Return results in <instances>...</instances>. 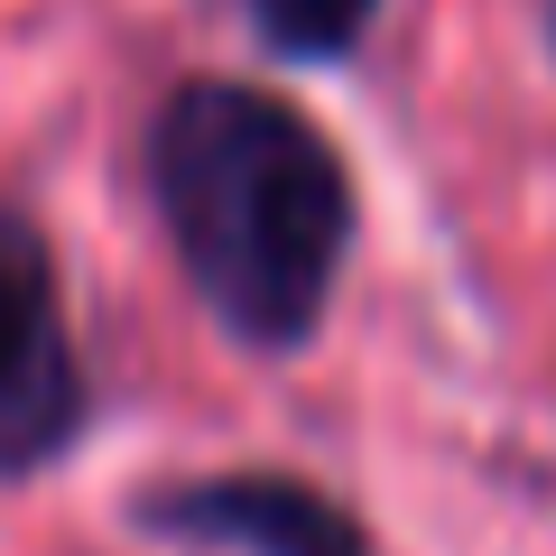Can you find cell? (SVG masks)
<instances>
[{
	"mask_svg": "<svg viewBox=\"0 0 556 556\" xmlns=\"http://www.w3.org/2000/svg\"><path fill=\"white\" fill-rule=\"evenodd\" d=\"M139 186L186 298L260 362H298L362 241L343 139L251 75H177L139 130Z\"/></svg>",
	"mask_w": 556,
	"mask_h": 556,
	"instance_id": "1",
	"label": "cell"
},
{
	"mask_svg": "<svg viewBox=\"0 0 556 556\" xmlns=\"http://www.w3.org/2000/svg\"><path fill=\"white\" fill-rule=\"evenodd\" d=\"M93 437V371L75 343L56 241L28 204L0 195V482L56 473Z\"/></svg>",
	"mask_w": 556,
	"mask_h": 556,
	"instance_id": "2",
	"label": "cell"
},
{
	"mask_svg": "<svg viewBox=\"0 0 556 556\" xmlns=\"http://www.w3.org/2000/svg\"><path fill=\"white\" fill-rule=\"evenodd\" d=\"M130 538L186 556H380L343 492L278 464H223V473H167L121 501Z\"/></svg>",
	"mask_w": 556,
	"mask_h": 556,
	"instance_id": "3",
	"label": "cell"
},
{
	"mask_svg": "<svg viewBox=\"0 0 556 556\" xmlns=\"http://www.w3.org/2000/svg\"><path fill=\"white\" fill-rule=\"evenodd\" d=\"M241 20L288 75H334L371 47L380 0H241Z\"/></svg>",
	"mask_w": 556,
	"mask_h": 556,
	"instance_id": "4",
	"label": "cell"
},
{
	"mask_svg": "<svg viewBox=\"0 0 556 556\" xmlns=\"http://www.w3.org/2000/svg\"><path fill=\"white\" fill-rule=\"evenodd\" d=\"M547 38H556V0H547Z\"/></svg>",
	"mask_w": 556,
	"mask_h": 556,
	"instance_id": "5",
	"label": "cell"
}]
</instances>
